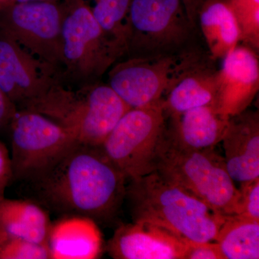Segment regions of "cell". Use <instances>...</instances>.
<instances>
[{
	"label": "cell",
	"instance_id": "cell-1",
	"mask_svg": "<svg viewBox=\"0 0 259 259\" xmlns=\"http://www.w3.org/2000/svg\"><path fill=\"white\" fill-rule=\"evenodd\" d=\"M127 179L100 146L76 143L30 180L28 199L61 217L82 216L102 225L115 222Z\"/></svg>",
	"mask_w": 259,
	"mask_h": 259
},
{
	"label": "cell",
	"instance_id": "cell-2",
	"mask_svg": "<svg viewBox=\"0 0 259 259\" xmlns=\"http://www.w3.org/2000/svg\"><path fill=\"white\" fill-rule=\"evenodd\" d=\"M125 199L134 222L156 225L189 241H215L225 217L156 171L129 180Z\"/></svg>",
	"mask_w": 259,
	"mask_h": 259
},
{
	"label": "cell",
	"instance_id": "cell-3",
	"mask_svg": "<svg viewBox=\"0 0 259 259\" xmlns=\"http://www.w3.org/2000/svg\"><path fill=\"white\" fill-rule=\"evenodd\" d=\"M131 109L108 84L83 83L74 90L59 81L18 110L41 114L67 130L79 144L100 146Z\"/></svg>",
	"mask_w": 259,
	"mask_h": 259
},
{
	"label": "cell",
	"instance_id": "cell-4",
	"mask_svg": "<svg viewBox=\"0 0 259 259\" xmlns=\"http://www.w3.org/2000/svg\"><path fill=\"white\" fill-rule=\"evenodd\" d=\"M156 171L193 194L214 212L235 214L238 189L214 148L187 149L174 144L166 131L156 154Z\"/></svg>",
	"mask_w": 259,
	"mask_h": 259
},
{
	"label": "cell",
	"instance_id": "cell-5",
	"mask_svg": "<svg viewBox=\"0 0 259 259\" xmlns=\"http://www.w3.org/2000/svg\"><path fill=\"white\" fill-rule=\"evenodd\" d=\"M60 5L65 74L83 83L95 82L125 54L104 32L84 0H63Z\"/></svg>",
	"mask_w": 259,
	"mask_h": 259
},
{
	"label": "cell",
	"instance_id": "cell-6",
	"mask_svg": "<svg viewBox=\"0 0 259 259\" xmlns=\"http://www.w3.org/2000/svg\"><path fill=\"white\" fill-rule=\"evenodd\" d=\"M165 115L163 100L131 108L100 146L127 181L156 171L158 146L166 131Z\"/></svg>",
	"mask_w": 259,
	"mask_h": 259
},
{
	"label": "cell",
	"instance_id": "cell-7",
	"mask_svg": "<svg viewBox=\"0 0 259 259\" xmlns=\"http://www.w3.org/2000/svg\"><path fill=\"white\" fill-rule=\"evenodd\" d=\"M129 57L177 54L188 49L195 27L182 0H132Z\"/></svg>",
	"mask_w": 259,
	"mask_h": 259
},
{
	"label": "cell",
	"instance_id": "cell-8",
	"mask_svg": "<svg viewBox=\"0 0 259 259\" xmlns=\"http://www.w3.org/2000/svg\"><path fill=\"white\" fill-rule=\"evenodd\" d=\"M195 49L177 54L129 57L109 69L108 83L131 108L150 106L163 100L178 79Z\"/></svg>",
	"mask_w": 259,
	"mask_h": 259
},
{
	"label": "cell",
	"instance_id": "cell-9",
	"mask_svg": "<svg viewBox=\"0 0 259 259\" xmlns=\"http://www.w3.org/2000/svg\"><path fill=\"white\" fill-rule=\"evenodd\" d=\"M9 130L13 182L35 177L78 143L63 126L28 110H18Z\"/></svg>",
	"mask_w": 259,
	"mask_h": 259
},
{
	"label": "cell",
	"instance_id": "cell-10",
	"mask_svg": "<svg viewBox=\"0 0 259 259\" xmlns=\"http://www.w3.org/2000/svg\"><path fill=\"white\" fill-rule=\"evenodd\" d=\"M60 2L16 3L0 11V31L32 55L63 66Z\"/></svg>",
	"mask_w": 259,
	"mask_h": 259
},
{
	"label": "cell",
	"instance_id": "cell-11",
	"mask_svg": "<svg viewBox=\"0 0 259 259\" xmlns=\"http://www.w3.org/2000/svg\"><path fill=\"white\" fill-rule=\"evenodd\" d=\"M59 71L0 31V88L17 108L60 81Z\"/></svg>",
	"mask_w": 259,
	"mask_h": 259
},
{
	"label": "cell",
	"instance_id": "cell-12",
	"mask_svg": "<svg viewBox=\"0 0 259 259\" xmlns=\"http://www.w3.org/2000/svg\"><path fill=\"white\" fill-rule=\"evenodd\" d=\"M223 60L216 107L220 113L231 118L246 110L258 93V55L250 48L238 45Z\"/></svg>",
	"mask_w": 259,
	"mask_h": 259
},
{
	"label": "cell",
	"instance_id": "cell-13",
	"mask_svg": "<svg viewBox=\"0 0 259 259\" xmlns=\"http://www.w3.org/2000/svg\"><path fill=\"white\" fill-rule=\"evenodd\" d=\"M186 239L149 223L134 222L116 228L106 249L115 259H183Z\"/></svg>",
	"mask_w": 259,
	"mask_h": 259
},
{
	"label": "cell",
	"instance_id": "cell-14",
	"mask_svg": "<svg viewBox=\"0 0 259 259\" xmlns=\"http://www.w3.org/2000/svg\"><path fill=\"white\" fill-rule=\"evenodd\" d=\"M214 61L209 53L205 54L196 49L185 69L163 97L166 115L170 117L204 105L216 107L219 69L214 66Z\"/></svg>",
	"mask_w": 259,
	"mask_h": 259
},
{
	"label": "cell",
	"instance_id": "cell-15",
	"mask_svg": "<svg viewBox=\"0 0 259 259\" xmlns=\"http://www.w3.org/2000/svg\"><path fill=\"white\" fill-rule=\"evenodd\" d=\"M227 171L240 183L259 178V114L245 110L231 117L222 139Z\"/></svg>",
	"mask_w": 259,
	"mask_h": 259
},
{
	"label": "cell",
	"instance_id": "cell-16",
	"mask_svg": "<svg viewBox=\"0 0 259 259\" xmlns=\"http://www.w3.org/2000/svg\"><path fill=\"white\" fill-rule=\"evenodd\" d=\"M47 245L54 259H95L103 250L97 223L82 216H64L52 223Z\"/></svg>",
	"mask_w": 259,
	"mask_h": 259
},
{
	"label": "cell",
	"instance_id": "cell-17",
	"mask_svg": "<svg viewBox=\"0 0 259 259\" xmlns=\"http://www.w3.org/2000/svg\"><path fill=\"white\" fill-rule=\"evenodd\" d=\"M170 117L167 137L180 147L194 150L217 146L222 141L230 119L213 105L194 107Z\"/></svg>",
	"mask_w": 259,
	"mask_h": 259
},
{
	"label": "cell",
	"instance_id": "cell-18",
	"mask_svg": "<svg viewBox=\"0 0 259 259\" xmlns=\"http://www.w3.org/2000/svg\"><path fill=\"white\" fill-rule=\"evenodd\" d=\"M197 25L214 60L224 59L241 41L230 0H207L199 10Z\"/></svg>",
	"mask_w": 259,
	"mask_h": 259
},
{
	"label": "cell",
	"instance_id": "cell-19",
	"mask_svg": "<svg viewBox=\"0 0 259 259\" xmlns=\"http://www.w3.org/2000/svg\"><path fill=\"white\" fill-rule=\"evenodd\" d=\"M52 222L49 212L30 199H0V229L41 245H47Z\"/></svg>",
	"mask_w": 259,
	"mask_h": 259
},
{
	"label": "cell",
	"instance_id": "cell-20",
	"mask_svg": "<svg viewBox=\"0 0 259 259\" xmlns=\"http://www.w3.org/2000/svg\"><path fill=\"white\" fill-rule=\"evenodd\" d=\"M224 259L259 258V221L225 215L215 241Z\"/></svg>",
	"mask_w": 259,
	"mask_h": 259
},
{
	"label": "cell",
	"instance_id": "cell-21",
	"mask_svg": "<svg viewBox=\"0 0 259 259\" xmlns=\"http://www.w3.org/2000/svg\"><path fill=\"white\" fill-rule=\"evenodd\" d=\"M107 37L127 54L128 14L132 0H84Z\"/></svg>",
	"mask_w": 259,
	"mask_h": 259
},
{
	"label": "cell",
	"instance_id": "cell-22",
	"mask_svg": "<svg viewBox=\"0 0 259 259\" xmlns=\"http://www.w3.org/2000/svg\"><path fill=\"white\" fill-rule=\"evenodd\" d=\"M245 47L258 54L259 0H230Z\"/></svg>",
	"mask_w": 259,
	"mask_h": 259
},
{
	"label": "cell",
	"instance_id": "cell-23",
	"mask_svg": "<svg viewBox=\"0 0 259 259\" xmlns=\"http://www.w3.org/2000/svg\"><path fill=\"white\" fill-rule=\"evenodd\" d=\"M51 258L47 245L25 241L0 229V259Z\"/></svg>",
	"mask_w": 259,
	"mask_h": 259
},
{
	"label": "cell",
	"instance_id": "cell-24",
	"mask_svg": "<svg viewBox=\"0 0 259 259\" xmlns=\"http://www.w3.org/2000/svg\"><path fill=\"white\" fill-rule=\"evenodd\" d=\"M236 214L259 221V178L241 183Z\"/></svg>",
	"mask_w": 259,
	"mask_h": 259
},
{
	"label": "cell",
	"instance_id": "cell-25",
	"mask_svg": "<svg viewBox=\"0 0 259 259\" xmlns=\"http://www.w3.org/2000/svg\"><path fill=\"white\" fill-rule=\"evenodd\" d=\"M183 259H224L217 243L186 240Z\"/></svg>",
	"mask_w": 259,
	"mask_h": 259
},
{
	"label": "cell",
	"instance_id": "cell-26",
	"mask_svg": "<svg viewBox=\"0 0 259 259\" xmlns=\"http://www.w3.org/2000/svg\"><path fill=\"white\" fill-rule=\"evenodd\" d=\"M13 182L11 156L4 143L0 141V199L5 198V191Z\"/></svg>",
	"mask_w": 259,
	"mask_h": 259
},
{
	"label": "cell",
	"instance_id": "cell-27",
	"mask_svg": "<svg viewBox=\"0 0 259 259\" xmlns=\"http://www.w3.org/2000/svg\"><path fill=\"white\" fill-rule=\"evenodd\" d=\"M17 111L16 105L0 88V131L9 129L10 122Z\"/></svg>",
	"mask_w": 259,
	"mask_h": 259
},
{
	"label": "cell",
	"instance_id": "cell-28",
	"mask_svg": "<svg viewBox=\"0 0 259 259\" xmlns=\"http://www.w3.org/2000/svg\"><path fill=\"white\" fill-rule=\"evenodd\" d=\"M206 1L207 0H182L188 18L195 28H197V15Z\"/></svg>",
	"mask_w": 259,
	"mask_h": 259
},
{
	"label": "cell",
	"instance_id": "cell-29",
	"mask_svg": "<svg viewBox=\"0 0 259 259\" xmlns=\"http://www.w3.org/2000/svg\"><path fill=\"white\" fill-rule=\"evenodd\" d=\"M16 3L17 0H0V11L10 8Z\"/></svg>",
	"mask_w": 259,
	"mask_h": 259
},
{
	"label": "cell",
	"instance_id": "cell-30",
	"mask_svg": "<svg viewBox=\"0 0 259 259\" xmlns=\"http://www.w3.org/2000/svg\"><path fill=\"white\" fill-rule=\"evenodd\" d=\"M25 2H50V3H59V0H17V3Z\"/></svg>",
	"mask_w": 259,
	"mask_h": 259
}]
</instances>
